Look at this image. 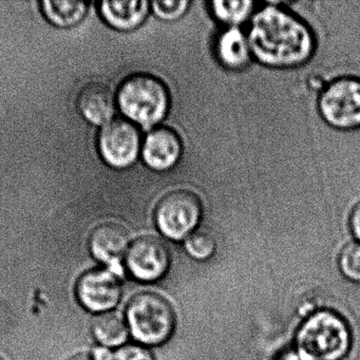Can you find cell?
Returning a JSON list of instances; mask_svg holds the SVG:
<instances>
[{
	"label": "cell",
	"mask_w": 360,
	"mask_h": 360,
	"mask_svg": "<svg viewBox=\"0 0 360 360\" xmlns=\"http://www.w3.org/2000/svg\"><path fill=\"white\" fill-rule=\"evenodd\" d=\"M349 229L355 239L360 242V201L352 210Z\"/></svg>",
	"instance_id": "22"
},
{
	"label": "cell",
	"mask_w": 360,
	"mask_h": 360,
	"mask_svg": "<svg viewBox=\"0 0 360 360\" xmlns=\"http://www.w3.org/2000/svg\"><path fill=\"white\" fill-rule=\"evenodd\" d=\"M126 323L138 342L153 347L169 340L176 328V315L164 297L142 292L128 303Z\"/></svg>",
	"instance_id": "4"
},
{
	"label": "cell",
	"mask_w": 360,
	"mask_h": 360,
	"mask_svg": "<svg viewBox=\"0 0 360 360\" xmlns=\"http://www.w3.org/2000/svg\"><path fill=\"white\" fill-rule=\"evenodd\" d=\"M125 260L128 273L132 278L145 283L157 282L169 269V248L163 240L145 236L129 246Z\"/></svg>",
	"instance_id": "7"
},
{
	"label": "cell",
	"mask_w": 360,
	"mask_h": 360,
	"mask_svg": "<svg viewBox=\"0 0 360 360\" xmlns=\"http://www.w3.org/2000/svg\"><path fill=\"white\" fill-rule=\"evenodd\" d=\"M121 277L112 269H94L84 274L77 284L79 303L92 313H108L122 298Z\"/></svg>",
	"instance_id": "8"
},
{
	"label": "cell",
	"mask_w": 360,
	"mask_h": 360,
	"mask_svg": "<svg viewBox=\"0 0 360 360\" xmlns=\"http://www.w3.org/2000/svg\"><path fill=\"white\" fill-rule=\"evenodd\" d=\"M202 217V204L195 193L176 191L158 204L155 222L168 239L181 241L195 231Z\"/></svg>",
	"instance_id": "5"
},
{
	"label": "cell",
	"mask_w": 360,
	"mask_h": 360,
	"mask_svg": "<svg viewBox=\"0 0 360 360\" xmlns=\"http://www.w3.org/2000/svg\"><path fill=\"white\" fill-rule=\"evenodd\" d=\"M98 148L109 165L127 167L136 161L140 153V131L131 122L126 120L111 122L101 131Z\"/></svg>",
	"instance_id": "9"
},
{
	"label": "cell",
	"mask_w": 360,
	"mask_h": 360,
	"mask_svg": "<svg viewBox=\"0 0 360 360\" xmlns=\"http://www.w3.org/2000/svg\"><path fill=\"white\" fill-rule=\"evenodd\" d=\"M71 360H94V358H92V356H88V355H79L77 356V357L73 358V359Z\"/></svg>",
	"instance_id": "25"
},
{
	"label": "cell",
	"mask_w": 360,
	"mask_h": 360,
	"mask_svg": "<svg viewBox=\"0 0 360 360\" xmlns=\"http://www.w3.org/2000/svg\"><path fill=\"white\" fill-rule=\"evenodd\" d=\"M89 245L96 260L121 274V262L129 248V237L123 226L111 222L100 225L92 233Z\"/></svg>",
	"instance_id": "10"
},
{
	"label": "cell",
	"mask_w": 360,
	"mask_h": 360,
	"mask_svg": "<svg viewBox=\"0 0 360 360\" xmlns=\"http://www.w3.org/2000/svg\"><path fill=\"white\" fill-rule=\"evenodd\" d=\"M148 11L149 3L146 0L104 1L101 5V13L104 20L113 28L124 31L140 26Z\"/></svg>",
	"instance_id": "13"
},
{
	"label": "cell",
	"mask_w": 360,
	"mask_h": 360,
	"mask_svg": "<svg viewBox=\"0 0 360 360\" xmlns=\"http://www.w3.org/2000/svg\"><path fill=\"white\" fill-rule=\"evenodd\" d=\"M248 39L252 56L276 68L303 64L311 58L315 46L313 34L304 22L271 6L255 14Z\"/></svg>",
	"instance_id": "1"
},
{
	"label": "cell",
	"mask_w": 360,
	"mask_h": 360,
	"mask_svg": "<svg viewBox=\"0 0 360 360\" xmlns=\"http://www.w3.org/2000/svg\"><path fill=\"white\" fill-rule=\"evenodd\" d=\"M352 330L336 311L319 309L298 328L296 351L303 360H340L352 347Z\"/></svg>",
	"instance_id": "2"
},
{
	"label": "cell",
	"mask_w": 360,
	"mask_h": 360,
	"mask_svg": "<svg viewBox=\"0 0 360 360\" xmlns=\"http://www.w3.org/2000/svg\"><path fill=\"white\" fill-rule=\"evenodd\" d=\"M122 112L144 127H153L167 115L170 96L163 82L150 75L128 77L119 89Z\"/></svg>",
	"instance_id": "3"
},
{
	"label": "cell",
	"mask_w": 360,
	"mask_h": 360,
	"mask_svg": "<svg viewBox=\"0 0 360 360\" xmlns=\"http://www.w3.org/2000/svg\"><path fill=\"white\" fill-rule=\"evenodd\" d=\"M77 106L85 119L101 125L112 117L115 98L110 88L105 84H88L79 92Z\"/></svg>",
	"instance_id": "12"
},
{
	"label": "cell",
	"mask_w": 360,
	"mask_h": 360,
	"mask_svg": "<svg viewBox=\"0 0 360 360\" xmlns=\"http://www.w3.org/2000/svg\"><path fill=\"white\" fill-rule=\"evenodd\" d=\"M185 250L191 258L198 261L210 259L216 252L217 243L212 233L195 231L185 239Z\"/></svg>",
	"instance_id": "18"
},
{
	"label": "cell",
	"mask_w": 360,
	"mask_h": 360,
	"mask_svg": "<svg viewBox=\"0 0 360 360\" xmlns=\"http://www.w3.org/2000/svg\"><path fill=\"white\" fill-rule=\"evenodd\" d=\"M319 110L326 123L338 129L360 127V79L345 77L328 84L319 98Z\"/></svg>",
	"instance_id": "6"
},
{
	"label": "cell",
	"mask_w": 360,
	"mask_h": 360,
	"mask_svg": "<svg viewBox=\"0 0 360 360\" xmlns=\"http://www.w3.org/2000/svg\"><path fill=\"white\" fill-rule=\"evenodd\" d=\"M0 360H1V359H0Z\"/></svg>",
	"instance_id": "26"
},
{
	"label": "cell",
	"mask_w": 360,
	"mask_h": 360,
	"mask_svg": "<svg viewBox=\"0 0 360 360\" xmlns=\"http://www.w3.org/2000/svg\"><path fill=\"white\" fill-rule=\"evenodd\" d=\"M88 3L45 0L41 4L46 18L58 27H71L81 22L88 10Z\"/></svg>",
	"instance_id": "16"
},
{
	"label": "cell",
	"mask_w": 360,
	"mask_h": 360,
	"mask_svg": "<svg viewBox=\"0 0 360 360\" xmlns=\"http://www.w3.org/2000/svg\"><path fill=\"white\" fill-rule=\"evenodd\" d=\"M106 360H155L151 352L141 345H128L110 352Z\"/></svg>",
	"instance_id": "21"
},
{
	"label": "cell",
	"mask_w": 360,
	"mask_h": 360,
	"mask_svg": "<svg viewBox=\"0 0 360 360\" xmlns=\"http://www.w3.org/2000/svg\"><path fill=\"white\" fill-rule=\"evenodd\" d=\"M276 360H303L296 349H285L278 356Z\"/></svg>",
	"instance_id": "23"
},
{
	"label": "cell",
	"mask_w": 360,
	"mask_h": 360,
	"mask_svg": "<svg viewBox=\"0 0 360 360\" xmlns=\"http://www.w3.org/2000/svg\"><path fill=\"white\" fill-rule=\"evenodd\" d=\"M309 86L313 89H319L322 86V79L319 77H311V82H309Z\"/></svg>",
	"instance_id": "24"
},
{
	"label": "cell",
	"mask_w": 360,
	"mask_h": 360,
	"mask_svg": "<svg viewBox=\"0 0 360 360\" xmlns=\"http://www.w3.org/2000/svg\"><path fill=\"white\" fill-rule=\"evenodd\" d=\"M92 334L103 347H122L127 340V323L117 314L108 311L100 314L92 323Z\"/></svg>",
	"instance_id": "15"
},
{
	"label": "cell",
	"mask_w": 360,
	"mask_h": 360,
	"mask_svg": "<svg viewBox=\"0 0 360 360\" xmlns=\"http://www.w3.org/2000/svg\"><path fill=\"white\" fill-rule=\"evenodd\" d=\"M339 269L349 281L360 283V242L347 243L338 258Z\"/></svg>",
	"instance_id": "19"
},
{
	"label": "cell",
	"mask_w": 360,
	"mask_h": 360,
	"mask_svg": "<svg viewBox=\"0 0 360 360\" xmlns=\"http://www.w3.org/2000/svg\"><path fill=\"white\" fill-rule=\"evenodd\" d=\"M254 6L255 4L250 0H241V1L218 0L212 4L214 15L223 24L231 26V28L245 22L252 14Z\"/></svg>",
	"instance_id": "17"
},
{
	"label": "cell",
	"mask_w": 360,
	"mask_h": 360,
	"mask_svg": "<svg viewBox=\"0 0 360 360\" xmlns=\"http://www.w3.org/2000/svg\"><path fill=\"white\" fill-rule=\"evenodd\" d=\"M188 0H166V1H153V12L162 20H174L184 15L188 9Z\"/></svg>",
	"instance_id": "20"
},
{
	"label": "cell",
	"mask_w": 360,
	"mask_h": 360,
	"mask_svg": "<svg viewBox=\"0 0 360 360\" xmlns=\"http://www.w3.org/2000/svg\"><path fill=\"white\" fill-rule=\"evenodd\" d=\"M216 50L219 60L235 70L248 66L252 56L248 37L237 27L227 29L219 37Z\"/></svg>",
	"instance_id": "14"
},
{
	"label": "cell",
	"mask_w": 360,
	"mask_h": 360,
	"mask_svg": "<svg viewBox=\"0 0 360 360\" xmlns=\"http://www.w3.org/2000/svg\"><path fill=\"white\" fill-rule=\"evenodd\" d=\"M182 153V143L174 130L157 128L147 136L143 146L145 163L155 170H167L176 165Z\"/></svg>",
	"instance_id": "11"
}]
</instances>
